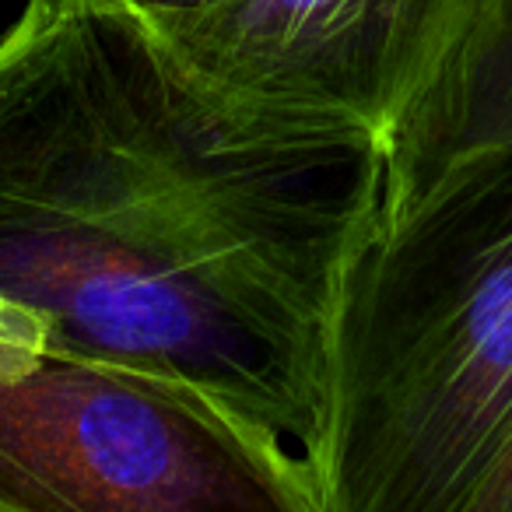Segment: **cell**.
<instances>
[{"label":"cell","instance_id":"1","mask_svg":"<svg viewBox=\"0 0 512 512\" xmlns=\"http://www.w3.org/2000/svg\"><path fill=\"white\" fill-rule=\"evenodd\" d=\"M379 141L211 95L134 11L25 0L0 32V295L53 344L193 383L299 449Z\"/></svg>","mask_w":512,"mask_h":512},{"label":"cell","instance_id":"2","mask_svg":"<svg viewBox=\"0 0 512 512\" xmlns=\"http://www.w3.org/2000/svg\"><path fill=\"white\" fill-rule=\"evenodd\" d=\"M512 435V102L379 193L337 274L302 449L323 512H474Z\"/></svg>","mask_w":512,"mask_h":512},{"label":"cell","instance_id":"3","mask_svg":"<svg viewBox=\"0 0 512 512\" xmlns=\"http://www.w3.org/2000/svg\"><path fill=\"white\" fill-rule=\"evenodd\" d=\"M0 512H323L292 439L193 383L0 337Z\"/></svg>","mask_w":512,"mask_h":512},{"label":"cell","instance_id":"4","mask_svg":"<svg viewBox=\"0 0 512 512\" xmlns=\"http://www.w3.org/2000/svg\"><path fill=\"white\" fill-rule=\"evenodd\" d=\"M463 0H218L148 18L235 113L390 137L432 74Z\"/></svg>","mask_w":512,"mask_h":512},{"label":"cell","instance_id":"5","mask_svg":"<svg viewBox=\"0 0 512 512\" xmlns=\"http://www.w3.org/2000/svg\"><path fill=\"white\" fill-rule=\"evenodd\" d=\"M474 512H512V435L505 442L502 456H498V467Z\"/></svg>","mask_w":512,"mask_h":512},{"label":"cell","instance_id":"6","mask_svg":"<svg viewBox=\"0 0 512 512\" xmlns=\"http://www.w3.org/2000/svg\"><path fill=\"white\" fill-rule=\"evenodd\" d=\"M92 4H109V8L134 11L141 18H162V15H183V11H197L218 0H92Z\"/></svg>","mask_w":512,"mask_h":512}]
</instances>
